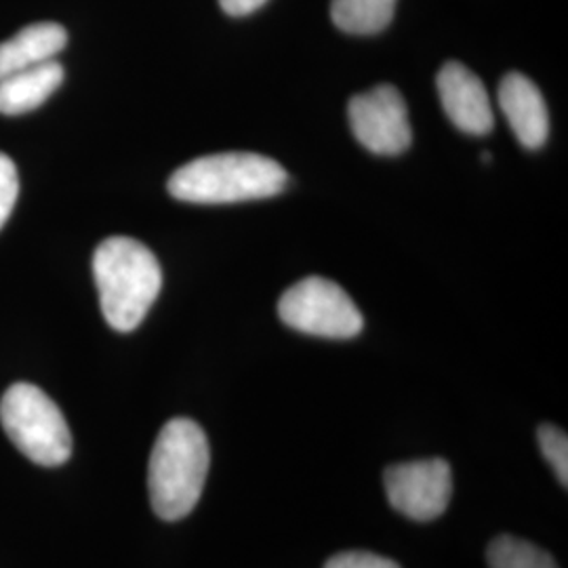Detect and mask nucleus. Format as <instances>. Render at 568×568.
Wrapping results in <instances>:
<instances>
[{
  "instance_id": "nucleus-13",
  "label": "nucleus",
  "mask_w": 568,
  "mask_h": 568,
  "mask_svg": "<svg viewBox=\"0 0 568 568\" xmlns=\"http://www.w3.org/2000/svg\"><path fill=\"white\" fill-rule=\"evenodd\" d=\"M487 560L490 568H560L546 549L514 535H501L493 539L488 546Z\"/></svg>"
},
{
  "instance_id": "nucleus-8",
  "label": "nucleus",
  "mask_w": 568,
  "mask_h": 568,
  "mask_svg": "<svg viewBox=\"0 0 568 568\" xmlns=\"http://www.w3.org/2000/svg\"><path fill=\"white\" fill-rule=\"evenodd\" d=\"M438 95L450 122L469 135H487L495 124L487 87L459 61H448L438 72Z\"/></svg>"
},
{
  "instance_id": "nucleus-3",
  "label": "nucleus",
  "mask_w": 568,
  "mask_h": 568,
  "mask_svg": "<svg viewBox=\"0 0 568 568\" xmlns=\"http://www.w3.org/2000/svg\"><path fill=\"white\" fill-rule=\"evenodd\" d=\"M288 173L281 163L253 152H222L194 159L169 178V194L183 203L227 204L281 194Z\"/></svg>"
},
{
  "instance_id": "nucleus-9",
  "label": "nucleus",
  "mask_w": 568,
  "mask_h": 568,
  "mask_svg": "<svg viewBox=\"0 0 568 568\" xmlns=\"http://www.w3.org/2000/svg\"><path fill=\"white\" fill-rule=\"evenodd\" d=\"M497 98L518 142L528 150H537L548 142V105L535 82L525 74L509 72L499 84Z\"/></svg>"
},
{
  "instance_id": "nucleus-5",
  "label": "nucleus",
  "mask_w": 568,
  "mask_h": 568,
  "mask_svg": "<svg viewBox=\"0 0 568 568\" xmlns=\"http://www.w3.org/2000/svg\"><path fill=\"white\" fill-rule=\"evenodd\" d=\"M278 316L300 333L326 339H352L365 326L358 305L339 284L323 276H307L286 288Z\"/></svg>"
},
{
  "instance_id": "nucleus-14",
  "label": "nucleus",
  "mask_w": 568,
  "mask_h": 568,
  "mask_svg": "<svg viewBox=\"0 0 568 568\" xmlns=\"http://www.w3.org/2000/svg\"><path fill=\"white\" fill-rule=\"evenodd\" d=\"M539 448H541V455L548 459L549 466L554 467L558 480L562 487H568V438L567 432L560 429L558 426H546L539 427Z\"/></svg>"
},
{
  "instance_id": "nucleus-17",
  "label": "nucleus",
  "mask_w": 568,
  "mask_h": 568,
  "mask_svg": "<svg viewBox=\"0 0 568 568\" xmlns=\"http://www.w3.org/2000/svg\"><path fill=\"white\" fill-rule=\"evenodd\" d=\"M267 0H220L222 9L232 18H243L257 9H262Z\"/></svg>"
},
{
  "instance_id": "nucleus-15",
  "label": "nucleus",
  "mask_w": 568,
  "mask_h": 568,
  "mask_svg": "<svg viewBox=\"0 0 568 568\" xmlns=\"http://www.w3.org/2000/svg\"><path fill=\"white\" fill-rule=\"evenodd\" d=\"M20 196V178L16 163L0 152V227L9 220Z\"/></svg>"
},
{
  "instance_id": "nucleus-11",
  "label": "nucleus",
  "mask_w": 568,
  "mask_h": 568,
  "mask_svg": "<svg viewBox=\"0 0 568 568\" xmlns=\"http://www.w3.org/2000/svg\"><path fill=\"white\" fill-rule=\"evenodd\" d=\"M63 82V65L49 60L0 81V114L18 116L37 110Z\"/></svg>"
},
{
  "instance_id": "nucleus-1",
  "label": "nucleus",
  "mask_w": 568,
  "mask_h": 568,
  "mask_svg": "<svg viewBox=\"0 0 568 568\" xmlns=\"http://www.w3.org/2000/svg\"><path fill=\"white\" fill-rule=\"evenodd\" d=\"M211 448L203 427L187 417L164 424L148 467L152 509L166 523L185 518L201 501Z\"/></svg>"
},
{
  "instance_id": "nucleus-2",
  "label": "nucleus",
  "mask_w": 568,
  "mask_h": 568,
  "mask_svg": "<svg viewBox=\"0 0 568 568\" xmlns=\"http://www.w3.org/2000/svg\"><path fill=\"white\" fill-rule=\"evenodd\" d=\"M93 278L100 291L103 318L119 333L142 325L163 286V270L145 244L112 236L95 248Z\"/></svg>"
},
{
  "instance_id": "nucleus-6",
  "label": "nucleus",
  "mask_w": 568,
  "mask_h": 568,
  "mask_svg": "<svg viewBox=\"0 0 568 568\" xmlns=\"http://www.w3.org/2000/svg\"><path fill=\"white\" fill-rule=\"evenodd\" d=\"M347 119L354 138L379 156H398L413 140L405 98L392 84H379L352 98Z\"/></svg>"
},
{
  "instance_id": "nucleus-7",
  "label": "nucleus",
  "mask_w": 568,
  "mask_h": 568,
  "mask_svg": "<svg viewBox=\"0 0 568 568\" xmlns=\"http://www.w3.org/2000/svg\"><path fill=\"white\" fill-rule=\"evenodd\" d=\"M389 506L406 518L427 523L447 511L453 497V471L445 459H422L387 467L384 474Z\"/></svg>"
},
{
  "instance_id": "nucleus-4",
  "label": "nucleus",
  "mask_w": 568,
  "mask_h": 568,
  "mask_svg": "<svg viewBox=\"0 0 568 568\" xmlns=\"http://www.w3.org/2000/svg\"><path fill=\"white\" fill-rule=\"evenodd\" d=\"M0 424L18 450L39 466H61L72 455L70 427L41 387H9L0 400Z\"/></svg>"
},
{
  "instance_id": "nucleus-16",
  "label": "nucleus",
  "mask_w": 568,
  "mask_h": 568,
  "mask_svg": "<svg viewBox=\"0 0 568 568\" xmlns=\"http://www.w3.org/2000/svg\"><path fill=\"white\" fill-rule=\"evenodd\" d=\"M325 568H400V565L373 551L352 549L328 558Z\"/></svg>"
},
{
  "instance_id": "nucleus-10",
  "label": "nucleus",
  "mask_w": 568,
  "mask_h": 568,
  "mask_svg": "<svg viewBox=\"0 0 568 568\" xmlns=\"http://www.w3.org/2000/svg\"><path fill=\"white\" fill-rule=\"evenodd\" d=\"M68 32L55 21L30 23L13 39L0 42V81L9 74L53 60L63 51Z\"/></svg>"
},
{
  "instance_id": "nucleus-12",
  "label": "nucleus",
  "mask_w": 568,
  "mask_h": 568,
  "mask_svg": "<svg viewBox=\"0 0 568 568\" xmlns=\"http://www.w3.org/2000/svg\"><path fill=\"white\" fill-rule=\"evenodd\" d=\"M396 0H331L333 23L347 34H377L394 18Z\"/></svg>"
}]
</instances>
